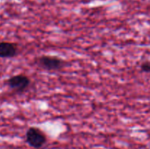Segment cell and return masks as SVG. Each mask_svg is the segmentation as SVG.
I'll return each instance as SVG.
<instances>
[{
  "instance_id": "cell-1",
  "label": "cell",
  "mask_w": 150,
  "mask_h": 149,
  "mask_svg": "<svg viewBox=\"0 0 150 149\" xmlns=\"http://www.w3.org/2000/svg\"><path fill=\"white\" fill-rule=\"evenodd\" d=\"M34 62L39 68L47 71H58L62 69L65 64V61L59 57L48 55L37 57Z\"/></svg>"
},
{
  "instance_id": "cell-2",
  "label": "cell",
  "mask_w": 150,
  "mask_h": 149,
  "mask_svg": "<svg viewBox=\"0 0 150 149\" xmlns=\"http://www.w3.org/2000/svg\"><path fill=\"white\" fill-rule=\"evenodd\" d=\"M26 141L31 147L34 148H40L46 143L47 136L40 129L32 127L26 131Z\"/></svg>"
},
{
  "instance_id": "cell-3",
  "label": "cell",
  "mask_w": 150,
  "mask_h": 149,
  "mask_svg": "<svg viewBox=\"0 0 150 149\" xmlns=\"http://www.w3.org/2000/svg\"><path fill=\"white\" fill-rule=\"evenodd\" d=\"M7 84L11 89L18 93L26 91L31 84V80L24 74L13 75L7 79Z\"/></svg>"
},
{
  "instance_id": "cell-4",
  "label": "cell",
  "mask_w": 150,
  "mask_h": 149,
  "mask_svg": "<svg viewBox=\"0 0 150 149\" xmlns=\"http://www.w3.org/2000/svg\"><path fill=\"white\" fill-rule=\"evenodd\" d=\"M18 51L16 43L10 42H0V58H10L16 56Z\"/></svg>"
},
{
  "instance_id": "cell-5",
  "label": "cell",
  "mask_w": 150,
  "mask_h": 149,
  "mask_svg": "<svg viewBox=\"0 0 150 149\" xmlns=\"http://www.w3.org/2000/svg\"><path fill=\"white\" fill-rule=\"evenodd\" d=\"M141 70L146 73H150V61H146L141 65Z\"/></svg>"
}]
</instances>
